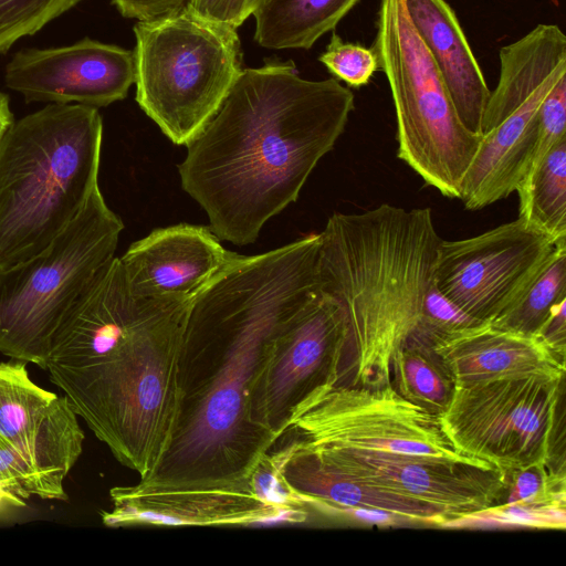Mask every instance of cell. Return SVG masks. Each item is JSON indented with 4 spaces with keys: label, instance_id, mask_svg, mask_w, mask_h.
<instances>
[{
    "label": "cell",
    "instance_id": "cell-1",
    "mask_svg": "<svg viewBox=\"0 0 566 566\" xmlns=\"http://www.w3.org/2000/svg\"><path fill=\"white\" fill-rule=\"evenodd\" d=\"M319 233L240 255L191 301L179 360V406L167 450L135 493L271 502L256 469L274 436L253 402L273 338L319 289Z\"/></svg>",
    "mask_w": 566,
    "mask_h": 566
},
{
    "label": "cell",
    "instance_id": "cell-2",
    "mask_svg": "<svg viewBox=\"0 0 566 566\" xmlns=\"http://www.w3.org/2000/svg\"><path fill=\"white\" fill-rule=\"evenodd\" d=\"M354 99L335 77L303 78L291 61L243 69L178 165L182 189L220 241L253 243L297 200L344 133Z\"/></svg>",
    "mask_w": 566,
    "mask_h": 566
},
{
    "label": "cell",
    "instance_id": "cell-3",
    "mask_svg": "<svg viewBox=\"0 0 566 566\" xmlns=\"http://www.w3.org/2000/svg\"><path fill=\"white\" fill-rule=\"evenodd\" d=\"M319 238V285L342 304L348 326L336 384L388 385L397 350L408 342L427 344L423 303L441 240L432 211L382 203L335 212Z\"/></svg>",
    "mask_w": 566,
    "mask_h": 566
},
{
    "label": "cell",
    "instance_id": "cell-4",
    "mask_svg": "<svg viewBox=\"0 0 566 566\" xmlns=\"http://www.w3.org/2000/svg\"><path fill=\"white\" fill-rule=\"evenodd\" d=\"M192 300L158 302L84 367L46 368L75 413L140 478L167 450L176 423L179 360Z\"/></svg>",
    "mask_w": 566,
    "mask_h": 566
},
{
    "label": "cell",
    "instance_id": "cell-5",
    "mask_svg": "<svg viewBox=\"0 0 566 566\" xmlns=\"http://www.w3.org/2000/svg\"><path fill=\"white\" fill-rule=\"evenodd\" d=\"M98 108L48 104L0 137V270L44 250L98 187Z\"/></svg>",
    "mask_w": 566,
    "mask_h": 566
},
{
    "label": "cell",
    "instance_id": "cell-6",
    "mask_svg": "<svg viewBox=\"0 0 566 566\" xmlns=\"http://www.w3.org/2000/svg\"><path fill=\"white\" fill-rule=\"evenodd\" d=\"M135 99L174 144L187 146L242 73L237 29L188 6L134 27Z\"/></svg>",
    "mask_w": 566,
    "mask_h": 566
},
{
    "label": "cell",
    "instance_id": "cell-7",
    "mask_svg": "<svg viewBox=\"0 0 566 566\" xmlns=\"http://www.w3.org/2000/svg\"><path fill=\"white\" fill-rule=\"evenodd\" d=\"M371 48L394 102L398 158L444 197L460 199L481 136L461 122L403 0H380Z\"/></svg>",
    "mask_w": 566,
    "mask_h": 566
},
{
    "label": "cell",
    "instance_id": "cell-8",
    "mask_svg": "<svg viewBox=\"0 0 566 566\" xmlns=\"http://www.w3.org/2000/svg\"><path fill=\"white\" fill-rule=\"evenodd\" d=\"M123 229L98 186L44 250L0 270V353L46 369L57 327L97 271L115 256Z\"/></svg>",
    "mask_w": 566,
    "mask_h": 566
},
{
    "label": "cell",
    "instance_id": "cell-9",
    "mask_svg": "<svg viewBox=\"0 0 566 566\" xmlns=\"http://www.w3.org/2000/svg\"><path fill=\"white\" fill-rule=\"evenodd\" d=\"M462 457L511 472L565 462V375L524 376L457 386L439 417Z\"/></svg>",
    "mask_w": 566,
    "mask_h": 566
},
{
    "label": "cell",
    "instance_id": "cell-10",
    "mask_svg": "<svg viewBox=\"0 0 566 566\" xmlns=\"http://www.w3.org/2000/svg\"><path fill=\"white\" fill-rule=\"evenodd\" d=\"M274 439L307 447L462 459L439 417L379 388L327 384L293 410Z\"/></svg>",
    "mask_w": 566,
    "mask_h": 566
},
{
    "label": "cell",
    "instance_id": "cell-11",
    "mask_svg": "<svg viewBox=\"0 0 566 566\" xmlns=\"http://www.w3.org/2000/svg\"><path fill=\"white\" fill-rule=\"evenodd\" d=\"M556 247L518 218L468 239H441L433 284L468 315L492 323L520 301Z\"/></svg>",
    "mask_w": 566,
    "mask_h": 566
},
{
    "label": "cell",
    "instance_id": "cell-12",
    "mask_svg": "<svg viewBox=\"0 0 566 566\" xmlns=\"http://www.w3.org/2000/svg\"><path fill=\"white\" fill-rule=\"evenodd\" d=\"M348 340L342 304L319 289L280 325L253 402L256 422L274 438L316 388L336 384Z\"/></svg>",
    "mask_w": 566,
    "mask_h": 566
},
{
    "label": "cell",
    "instance_id": "cell-13",
    "mask_svg": "<svg viewBox=\"0 0 566 566\" xmlns=\"http://www.w3.org/2000/svg\"><path fill=\"white\" fill-rule=\"evenodd\" d=\"M272 443L303 450L363 481L430 504L449 518L497 504L505 486L503 471L472 458L450 459L307 447L277 439Z\"/></svg>",
    "mask_w": 566,
    "mask_h": 566
},
{
    "label": "cell",
    "instance_id": "cell-14",
    "mask_svg": "<svg viewBox=\"0 0 566 566\" xmlns=\"http://www.w3.org/2000/svg\"><path fill=\"white\" fill-rule=\"evenodd\" d=\"M0 441L34 474L42 500H66L64 480L83 450L84 433L67 397L48 391L24 361L0 363Z\"/></svg>",
    "mask_w": 566,
    "mask_h": 566
},
{
    "label": "cell",
    "instance_id": "cell-15",
    "mask_svg": "<svg viewBox=\"0 0 566 566\" xmlns=\"http://www.w3.org/2000/svg\"><path fill=\"white\" fill-rule=\"evenodd\" d=\"M134 51L84 38L73 44L15 52L4 69L6 86L27 103L105 107L135 84Z\"/></svg>",
    "mask_w": 566,
    "mask_h": 566
},
{
    "label": "cell",
    "instance_id": "cell-16",
    "mask_svg": "<svg viewBox=\"0 0 566 566\" xmlns=\"http://www.w3.org/2000/svg\"><path fill=\"white\" fill-rule=\"evenodd\" d=\"M239 258L209 227L179 223L153 230L119 259L137 295L189 301Z\"/></svg>",
    "mask_w": 566,
    "mask_h": 566
},
{
    "label": "cell",
    "instance_id": "cell-17",
    "mask_svg": "<svg viewBox=\"0 0 566 566\" xmlns=\"http://www.w3.org/2000/svg\"><path fill=\"white\" fill-rule=\"evenodd\" d=\"M265 458L275 480L304 504L375 507L437 527L449 518L430 504L363 481L293 447L272 443Z\"/></svg>",
    "mask_w": 566,
    "mask_h": 566
},
{
    "label": "cell",
    "instance_id": "cell-18",
    "mask_svg": "<svg viewBox=\"0 0 566 566\" xmlns=\"http://www.w3.org/2000/svg\"><path fill=\"white\" fill-rule=\"evenodd\" d=\"M457 386L524 376L562 377L565 361L531 336L490 323L462 331L436 346Z\"/></svg>",
    "mask_w": 566,
    "mask_h": 566
},
{
    "label": "cell",
    "instance_id": "cell-19",
    "mask_svg": "<svg viewBox=\"0 0 566 566\" xmlns=\"http://www.w3.org/2000/svg\"><path fill=\"white\" fill-rule=\"evenodd\" d=\"M463 125L481 136L491 91L460 22L446 0H403Z\"/></svg>",
    "mask_w": 566,
    "mask_h": 566
},
{
    "label": "cell",
    "instance_id": "cell-20",
    "mask_svg": "<svg viewBox=\"0 0 566 566\" xmlns=\"http://www.w3.org/2000/svg\"><path fill=\"white\" fill-rule=\"evenodd\" d=\"M359 0H269L254 13L255 42L266 49H310Z\"/></svg>",
    "mask_w": 566,
    "mask_h": 566
},
{
    "label": "cell",
    "instance_id": "cell-21",
    "mask_svg": "<svg viewBox=\"0 0 566 566\" xmlns=\"http://www.w3.org/2000/svg\"><path fill=\"white\" fill-rule=\"evenodd\" d=\"M518 219L566 244V138L562 139L518 184Z\"/></svg>",
    "mask_w": 566,
    "mask_h": 566
},
{
    "label": "cell",
    "instance_id": "cell-22",
    "mask_svg": "<svg viewBox=\"0 0 566 566\" xmlns=\"http://www.w3.org/2000/svg\"><path fill=\"white\" fill-rule=\"evenodd\" d=\"M390 385L409 402L440 417L449 407L457 385L434 346L408 342L390 363Z\"/></svg>",
    "mask_w": 566,
    "mask_h": 566
},
{
    "label": "cell",
    "instance_id": "cell-23",
    "mask_svg": "<svg viewBox=\"0 0 566 566\" xmlns=\"http://www.w3.org/2000/svg\"><path fill=\"white\" fill-rule=\"evenodd\" d=\"M566 300V244L557 245L551 259L520 301L491 325L536 337L554 308Z\"/></svg>",
    "mask_w": 566,
    "mask_h": 566
},
{
    "label": "cell",
    "instance_id": "cell-24",
    "mask_svg": "<svg viewBox=\"0 0 566 566\" xmlns=\"http://www.w3.org/2000/svg\"><path fill=\"white\" fill-rule=\"evenodd\" d=\"M453 530L552 528L565 530L566 503L513 502L495 504L444 521Z\"/></svg>",
    "mask_w": 566,
    "mask_h": 566
},
{
    "label": "cell",
    "instance_id": "cell-25",
    "mask_svg": "<svg viewBox=\"0 0 566 566\" xmlns=\"http://www.w3.org/2000/svg\"><path fill=\"white\" fill-rule=\"evenodd\" d=\"M84 0H0V54Z\"/></svg>",
    "mask_w": 566,
    "mask_h": 566
},
{
    "label": "cell",
    "instance_id": "cell-26",
    "mask_svg": "<svg viewBox=\"0 0 566 566\" xmlns=\"http://www.w3.org/2000/svg\"><path fill=\"white\" fill-rule=\"evenodd\" d=\"M505 486L497 504L513 502L566 503V474L545 462L505 472Z\"/></svg>",
    "mask_w": 566,
    "mask_h": 566
},
{
    "label": "cell",
    "instance_id": "cell-27",
    "mask_svg": "<svg viewBox=\"0 0 566 566\" xmlns=\"http://www.w3.org/2000/svg\"><path fill=\"white\" fill-rule=\"evenodd\" d=\"M319 62L348 86L360 87L369 83L379 69L378 59L373 48L344 42L333 33Z\"/></svg>",
    "mask_w": 566,
    "mask_h": 566
},
{
    "label": "cell",
    "instance_id": "cell-28",
    "mask_svg": "<svg viewBox=\"0 0 566 566\" xmlns=\"http://www.w3.org/2000/svg\"><path fill=\"white\" fill-rule=\"evenodd\" d=\"M564 138H566V76L559 78L539 107L535 146L525 176L535 169Z\"/></svg>",
    "mask_w": 566,
    "mask_h": 566
},
{
    "label": "cell",
    "instance_id": "cell-29",
    "mask_svg": "<svg viewBox=\"0 0 566 566\" xmlns=\"http://www.w3.org/2000/svg\"><path fill=\"white\" fill-rule=\"evenodd\" d=\"M269 0H190L188 7L199 15L238 29Z\"/></svg>",
    "mask_w": 566,
    "mask_h": 566
},
{
    "label": "cell",
    "instance_id": "cell-30",
    "mask_svg": "<svg viewBox=\"0 0 566 566\" xmlns=\"http://www.w3.org/2000/svg\"><path fill=\"white\" fill-rule=\"evenodd\" d=\"M317 509L331 515L349 520L361 525L394 527L416 524L406 516L375 507L322 505Z\"/></svg>",
    "mask_w": 566,
    "mask_h": 566
},
{
    "label": "cell",
    "instance_id": "cell-31",
    "mask_svg": "<svg viewBox=\"0 0 566 566\" xmlns=\"http://www.w3.org/2000/svg\"><path fill=\"white\" fill-rule=\"evenodd\" d=\"M119 13L128 19L149 21L176 13L190 0H112Z\"/></svg>",
    "mask_w": 566,
    "mask_h": 566
},
{
    "label": "cell",
    "instance_id": "cell-32",
    "mask_svg": "<svg viewBox=\"0 0 566 566\" xmlns=\"http://www.w3.org/2000/svg\"><path fill=\"white\" fill-rule=\"evenodd\" d=\"M543 345L560 360L566 356V300L560 302L548 316L536 335Z\"/></svg>",
    "mask_w": 566,
    "mask_h": 566
},
{
    "label": "cell",
    "instance_id": "cell-33",
    "mask_svg": "<svg viewBox=\"0 0 566 566\" xmlns=\"http://www.w3.org/2000/svg\"><path fill=\"white\" fill-rule=\"evenodd\" d=\"M14 122L9 96L0 91V137Z\"/></svg>",
    "mask_w": 566,
    "mask_h": 566
}]
</instances>
